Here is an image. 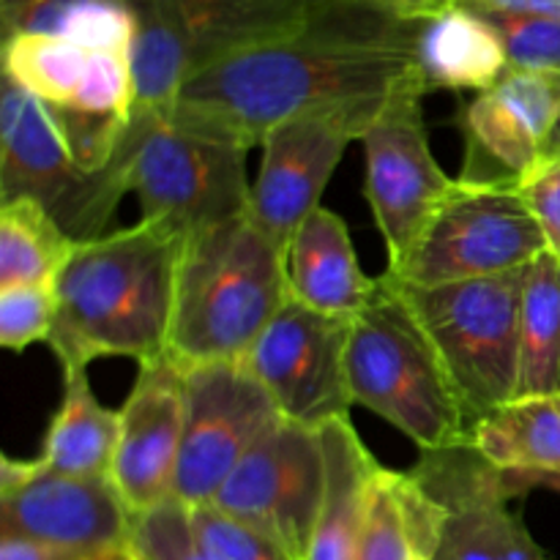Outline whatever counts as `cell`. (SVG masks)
I'll return each instance as SVG.
<instances>
[{
  "mask_svg": "<svg viewBox=\"0 0 560 560\" xmlns=\"http://www.w3.org/2000/svg\"><path fill=\"white\" fill-rule=\"evenodd\" d=\"M421 27L424 22L328 0L304 31L191 77L164 115L184 129L255 148L293 115L377 104L424 85L416 55Z\"/></svg>",
  "mask_w": 560,
  "mask_h": 560,
  "instance_id": "obj_1",
  "label": "cell"
},
{
  "mask_svg": "<svg viewBox=\"0 0 560 560\" xmlns=\"http://www.w3.org/2000/svg\"><path fill=\"white\" fill-rule=\"evenodd\" d=\"M184 244L173 224L140 219L71 249L52 282L58 310L47 342L63 375L98 359H167Z\"/></svg>",
  "mask_w": 560,
  "mask_h": 560,
  "instance_id": "obj_2",
  "label": "cell"
},
{
  "mask_svg": "<svg viewBox=\"0 0 560 560\" xmlns=\"http://www.w3.org/2000/svg\"><path fill=\"white\" fill-rule=\"evenodd\" d=\"M290 299L288 249L249 211L186 235L167 359L180 370L244 361Z\"/></svg>",
  "mask_w": 560,
  "mask_h": 560,
  "instance_id": "obj_3",
  "label": "cell"
},
{
  "mask_svg": "<svg viewBox=\"0 0 560 560\" xmlns=\"http://www.w3.org/2000/svg\"><path fill=\"white\" fill-rule=\"evenodd\" d=\"M348 386L353 405L421 452L468 443L470 427L441 355L386 277H377L375 299L350 323Z\"/></svg>",
  "mask_w": 560,
  "mask_h": 560,
  "instance_id": "obj_4",
  "label": "cell"
},
{
  "mask_svg": "<svg viewBox=\"0 0 560 560\" xmlns=\"http://www.w3.org/2000/svg\"><path fill=\"white\" fill-rule=\"evenodd\" d=\"M135 14V109L170 113L211 66L304 31L328 0H126Z\"/></svg>",
  "mask_w": 560,
  "mask_h": 560,
  "instance_id": "obj_5",
  "label": "cell"
},
{
  "mask_svg": "<svg viewBox=\"0 0 560 560\" xmlns=\"http://www.w3.org/2000/svg\"><path fill=\"white\" fill-rule=\"evenodd\" d=\"M525 271L432 288L383 273L441 355L470 430L517 399Z\"/></svg>",
  "mask_w": 560,
  "mask_h": 560,
  "instance_id": "obj_6",
  "label": "cell"
},
{
  "mask_svg": "<svg viewBox=\"0 0 560 560\" xmlns=\"http://www.w3.org/2000/svg\"><path fill=\"white\" fill-rule=\"evenodd\" d=\"M135 137L107 170L88 173L66 148L49 109L3 77L0 98V202L36 200L80 244L109 233V219L129 191Z\"/></svg>",
  "mask_w": 560,
  "mask_h": 560,
  "instance_id": "obj_7",
  "label": "cell"
},
{
  "mask_svg": "<svg viewBox=\"0 0 560 560\" xmlns=\"http://www.w3.org/2000/svg\"><path fill=\"white\" fill-rule=\"evenodd\" d=\"M131 137L129 191L140 200L142 219L167 222L191 235L249 211V148L140 109L131 113Z\"/></svg>",
  "mask_w": 560,
  "mask_h": 560,
  "instance_id": "obj_8",
  "label": "cell"
},
{
  "mask_svg": "<svg viewBox=\"0 0 560 560\" xmlns=\"http://www.w3.org/2000/svg\"><path fill=\"white\" fill-rule=\"evenodd\" d=\"M545 252V235L517 186L454 178L405 266L386 277L416 288L470 282L525 271Z\"/></svg>",
  "mask_w": 560,
  "mask_h": 560,
  "instance_id": "obj_9",
  "label": "cell"
},
{
  "mask_svg": "<svg viewBox=\"0 0 560 560\" xmlns=\"http://www.w3.org/2000/svg\"><path fill=\"white\" fill-rule=\"evenodd\" d=\"M408 474L435 517L430 560H550L509 506L523 498L512 476L470 443L421 452Z\"/></svg>",
  "mask_w": 560,
  "mask_h": 560,
  "instance_id": "obj_10",
  "label": "cell"
},
{
  "mask_svg": "<svg viewBox=\"0 0 560 560\" xmlns=\"http://www.w3.org/2000/svg\"><path fill=\"white\" fill-rule=\"evenodd\" d=\"M326 487L320 430L279 419L246 452L211 506L266 536L290 560H306Z\"/></svg>",
  "mask_w": 560,
  "mask_h": 560,
  "instance_id": "obj_11",
  "label": "cell"
},
{
  "mask_svg": "<svg viewBox=\"0 0 560 560\" xmlns=\"http://www.w3.org/2000/svg\"><path fill=\"white\" fill-rule=\"evenodd\" d=\"M424 96V85L394 93L359 140L366 162L364 195L386 244L388 273L405 266L416 241L454 189V178L432 156L421 109Z\"/></svg>",
  "mask_w": 560,
  "mask_h": 560,
  "instance_id": "obj_12",
  "label": "cell"
},
{
  "mask_svg": "<svg viewBox=\"0 0 560 560\" xmlns=\"http://www.w3.org/2000/svg\"><path fill=\"white\" fill-rule=\"evenodd\" d=\"M184 375L186 432L175 501L197 509L211 506L235 465L282 416L244 361L189 366Z\"/></svg>",
  "mask_w": 560,
  "mask_h": 560,
  "instance_id": "obj_13",
  "label": "cell"
},
{
  "mask_svg": "<svg viewBox=\"0 0 560 560\" xmlns=\"http://www.w3.org/2000/svg\"><path fill=\"white\" fill-rule=\"evenodd\" d=\"M350 323L290 299L260 334L244 364L284 421L320 430L350 416Z\"/></svg>",
  "mask_w": 560,
  "mask_h": 560,
  "instance_id": "obj_14",
  "label": "cell"
},
{
  "mask_svg": "<svg viewBox=\"0 0 560 560\" xmlns=\"http://www.w3.org/2000/svg\"><path fill=\"white\" fill-rule=\"evenodd\" d=\"M392 98V96H388ZM312 109L273 126L262 137L260 173L252 180L249 217L284 249L320 206L345 148L361 140L383 104Z\"/></svg>",
  "mask_w": 560,
  "mask_h": 560,
  "instance_id": "obj_15",
  "label": "cell"
},
{
  "mask_svg": "<svg viewBox=\"0 0 560 560\" xmlns=\"http://www.w3.org/2000/svg\"><path fill=\"white\" fill-rule=\"evenodd\" d=\"M558 120L560 77L509 69L459 115L465 162L457 178L520 189L556 151Z\"/></svg>",
  "mask_w": 560,
  "mask_h": 560,
  "instance_id": "obj_16",
  "label": "cell"
},
{
  "mask_svg": "<svg viewBox=\"0 0 560 560\" xmlns=\"http://www.w3.org/2000/svg\"><path fill=\"white\" fill-rule=\"evenodd\" d=\"M0 530L27 536L66 560H126L131 512L109 476L77 479L38 463L25 487L0 498Z\"/></svg>",
  "mask_w": 560,
  "mask_h": 560,
  "instance_id": "obj_17",
  "label": "cell"
},
{
  "mask_svg": "<svg viewBox=\"0 0 560 560\" xmlns=\"http://www.w3.org/2000/svg\"><path fill=\"white\" fill-rule=\"evenodd\" d=\"M120 413L113 485L131 514L175 498L186 432V375L175 361L142 364Z\"/></svg>",
  "mask_w": 560,
  "mask_h": 560,
  "instance_id": "obj_18",
  "label": "cell"
},
{
  "mask_svg": "<svg viewBox=\"0 0 560 560\" xmlns=\"http://www.w3.org/2000/svg\"><path fill=\"white\" fill-rule=\"evenodd\" d=\"M293 299L310 310L353 320L377 293V279L366 277L355 255L348 224L328 208H317L288 246Z\"/></svg>",
  "mask_w": 560,
  "mask_h": 560,
  "instance_id": "obj_19",
  "label": "cell"
},
{
  "mask_svg": "<svg viewBox=\"0 0 560 560\" xmlns=\"http://www.w3.org/2000/svg\"><path fill=\"white\" fill-rule=\"evenodd\" d=\"M326 487L306 560H355L372 481L381 463L364 446L350 416L320 427Z\"/></svg>",
  "mask_w": 560,
  "mask_h": 560,
  "instance_id": "obj_20",
  "label": "cell"
},
{
  "mask_svg": "<svg viewBox=\"0 0 560 560\" xmlns=\"http://www.w3.org/2000/svg\"><path fill=\"white\" fill-rule=\"evenodd\" d=\"M419 71L430 91L485 93L509 71L506 49L495 27L465 5L424 22L419 36Z\"/></svg>",
  "mask_w": 560,
  "mask_h": 560,
  "instance_id": "obj_21",
  "label": "cell"
},
{
  "mask_svg": "<svg viewBox=\"0 0 560 560\" xmlns=\"http://www.w3.org/2000/svg\"><path fill=\"white\" fill-rule=\"evenodd\" d=\"M468 443L498 470L523 481L560 474V397H517L470 430Z\"/></svg>",
  "mask_w": 560,
  "mask_h": 560,
  "instance_id": "obj_22",
  "label": "cell"
},
{
  "mask_svg": "<svg viewBox=\"0 0 560 560\" xmlns=\"http://www.w3.org/2000/svg\"><path fill=\"white\" fill-rule=\"evenodd\" d=\"M120 435V413L104 408L85 372L63 375V399L49 421L38 463L47 470L77 479H102L113 474Z\"/></svg>",
  "mask_w": 560,
  "mask_h": 560,
  "instance_id": "obj_23",
  "label": "cell"
},
{
  "mask_svg": "<svg viewBox=\"0 0 560 560\" xmlns=\"http://www.w3.org/2000/svg\"><path fill=\"white\" fill-rule=\"evenodd\" d=\"M3 38L47 33L93 52L135 49L137 22L126 0H0Z\"/></svg>",
  "mask_w": 560,
  "mask_h": 560,
  "instance_id": "obj_24",
  "label": "cell"
},
{
  "mask_svg": "<svg viewBox=\"0 0 560 560\" xmlns=\"http://www.w3.org/2000/svg\"><path fill=\"white\" fill-rule=\"evenodd\" d=\"M517 397H560V260L550 252L525 271Z\"/></svg>",
  "mask_w": 560,
  "mask_h": 560,
  "instance_id": "obj_25",
  "label": "cell"
},
{
  "mask_svg": "<svg viewBox=\"0 0 560 560\" xmlns=\"http://www.w3.org/2000/svg\"><path fill=\"white\" fill-rule=\"evenodd\" d=\"M77 241L36 200L0 202V290L52 284Z\"/></svg>",
  "mask_w": 560,
  "mask_h": 560,
  "instance_id": "obj_26",
  "label": "cell"
},
{
  "mask_svg": "<svg viewBox=\"0 0 560 560\" xmlns=\"http://www.w3.org/2000/svg\"><path fill=\"white\" fill-rule=\"evenodd\" d=\"M93 49L47 33H14L3 38V77L25 88L47 107L74 98Z\"/></svg>",
  "mask_w": 560,
  "mask_h": 560,
  "instance_id": "obj_27",
  "label": "cell"
},
{
  "mask_svg": "<svg viewBox=\"0 0 560 560\" xmlns=\"http://www.w3.org/2000/svg\"><path fill=\"white\" fill-rule=\"evenodd\" d=\"M416 552L405 474L381 465L372 481L355 560H413Z\"/></svg>",
  "mask_w": 560,
  "mask_h": 560,
  "instance_id": "obj_28",
  "label": "cell"
},
{
  "mask_svg": "<svg viewBox=\"0 0 560 560\" xmlns=\"http://www.w3.org/2000/svg\"><path fill=\"white\" fill-rule=\"evenodd\" d=\"M126 560H213L197 545L189 523V509L167 501L151 512L131 514V534Z\"/></svg>",
  "mask_w": 560,
  "mask_h": 560,
  "instance_id": "obj_29",
  "label": "cell"
},
{
  "mask_svg": "<svg viewBox=\"0 0 560 560\" xmlns=\"http://www.w3.org/2000/svg\"><path fill=\"white\" fill-rule=\"evenodd\" d=\"M481 14V11H479ZM501 36L509 69L560 77V22L523 14H481Z\"/></svg>",
  "mask_w": 560,
  "mask_h": 560,
  "instance_id": "obj_30",
  "label": "cell"
},
{
  "mask_svg": "<svg viewBox=\"0 0 560 560\" xmlns=\"http://www.w3.org/2000/svg\"><path fill=\"white\" fill-rule=\"evenodd\" d=\"M52 284H16L0 290V345L22 353L36 342H49L55 326Z\"/></svg>",
  "mask_w": 560,
  "mask_h": 560,
  "instance_id": "obj_31",
  "label": "cell"
},
{
  "mask_svg": "<svg viewBox=\"0 0 560 560\" xmlns=\"http://www.w3.org/2000/svg\"><path fill=\"white\" fill-rule=\"evenodd\" d=\"M195 539L213 560H290L266 536L235 523L217 506L189 509Z\"/></svg>",
  "mask_w": 560,
  "mask_h": 560,
  "instance_id": "obj_32",
  "label": "cell"
},
{
  "mask_svg": "<svg viewBox=\"0 0 560 560\" xmlns=\"http://www.w3.org/2000/svg\"><path fill=\"white\" fill-rule=\"evenodd\" d=\"M520 191L539 222L547 252L560 260V151H552Z\"/></svg>",
  "mask_w": 560,
  "mask_h": 560,
  "instance_id": "obj_33",
  "label": "cell"
},
{
  "mask_svg": "<svg viewBox=\"0 0 560 560\" xmlns=\"http://www.w3.org/2000/svg\"><path fill=\"white\" fill-rule=\"evenodd\" d=\"M350 3L366 5V9H375L381 14L394 16V20L430 22L446 14V11L457 9L459 0H350Z\"/></svg>",
  "mask_w": 560,
  "mask_h": 560,
  "instance_id": "obj_34",
  "label": "cell"
},
{
  "mask_svg": "<svg viewBox=\"0 0 560 560\" xmlns=\"http://www.w3.org/2000/svg\"><path fill=\"white\" fill-rule=\"evenodd\" d=\"M459 5L481 14H523L560 22V0H459Z\"/></svg>",
  "mask_w": 560,
  "mask_h": 560,
  "instance_id": "obj_35",
  "label": "cell"
},
{
  "mask_svg": "<svg viewBox=\"0 0 560 560\" xmlns=\"http://www.w3.org/2000/svg\"><path fill=\"white\" fill-rule=\"evenodd\" d=\"M0 560H66L49 547L27 539V536L0 530Z\"/></svg>",
  "mask_w": 560,
  "mask_h": 560,
  "instance_id": "obj_36",
  "label": "cell"
},
{
  "mask_svg": "<svg viewBox=\"0 0 560 560\" xmlns=\"http://www.w3.org/2000/svg\"><path fill=\"white\" fill-rule=\"evenodd\" d=\"M36 468L38 459H14L3 454L0 457V498L25 487L33 479V474H36Z\"/></svg>",
  "mask_w": 560,
  "mask_h": 560,
  "instance_id": "obj_37",
  "label": "cell"
},
{
  "mask_svg": "<svg viewBox=\"0 0 560 560\" xmlns=\"http://www.w3.org/2000/svg\"><path fill=\"white\" fill-rule=\"evenodd\" d=\"M552 490V492H558L560 495V474H547V476H534V479H528V481H523V490H525V495H528L530 490Z\"/></svg>",
  "mask_w": 560,
  "mask_h": 560,
  "instance_id": "obj_38",
  "label": "cell"
},
{
  "mask_svg": "<svg viewBox=\"0 0 560 560\" xmlns=\"http://www.w3.org/2000/svg\"><path fill=\"white\" fill-rule=\"evenodd\" d=\"M556 151H560V120H558V129H556Z\"/></svg>",
  "mask_w": 560,
  "mask_h": 560,
  "instance_id": "obj_39",
  "label": "cell"
},
{
  "mask_svg": "<svg viewBox=\"0 0 560 560\" xmlns=\"http://www.w3.org/2000/svg\"><path fill=\"white\" fill-rule=\"evenodd\" d=\"M413 560H430V558H427L424 552H416V558H413Z\"/></svg>",
  "mask_w": 560,
  "mask_h": 560,
  "instance_id": "obj_40",
  "label": "cell"
}]
</instances>
